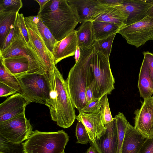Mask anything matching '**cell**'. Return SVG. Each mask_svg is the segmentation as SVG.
<instances>
[{
  "instance_id": "30bf717a",
  "label": "cell",
  "mask_w": 153,
  "mask_h": 153,
  "mask_svg": "<svg viewBox=\"0 0 153 153\" xmlns=\"http://www.w3.org/2000/svg\"><path fill=\"white\" fill-rule=\"evenodd\" d=\"M120 34L130 45L138 48L147 41L153 40V16H147L133 24L120 29Z\"/></svg>"
},
{
  "instance_id": "ee69618b",
  "label": "cell",
  "mask_w": 153,
  "mask_h": 153,
  "mask_svg": "<svg viewBox=\"0 0 153 153\" xmlns=\"http://www.w3.org/2000/svg\"><path fill=\"white\" fill-rule=\"evenodd\" d=\"M148 16H153V4L150 7L148 11Z\"/></svg>"
},
{
  "instance_id": "5b68a950",
  "label": "cell",
  "mask_w": 153,
  "mask_h": 153,
  "mask_svg": "<svg viewBox=\"0 0 153 153\" xmlns=\"http://www.w3.org/2000/svg\"><path fill=\"white\" fill-rule=\"evenodd\" d=\"M23 95L31 102L44 104L49 108L52 104V87L47 73L25 74L18 78Z\"/></svg>"
},
{
  "instance_id": "e575fe53",
  "label": "cell",
  "mask_w": 153,
  "mask_h": 153,
  "mask_svg": "<svg viewBox=\"0 0 153 153\" xmlns=\"http://www.w3.org/2000/svg\"><path fill=\"white\" fill-rule=\"evenodd\" d=\"M139 153H153V137L146 139Z\"/></svg>"
},
{
  "instance_id": "4fadbf2b",
  "label": "cell",
  "mask_w": 153,
  "mask_h": 153,
  "mask_svg": "<svg viewBox=\"0 0 153 153\" xmlns=\"http://www.w3.org/2000/svg\"><path fill=\"white\" fill-rule=\"evenodd\" d=\"M153 4V0H123L116 7L128 16L126 23L128 25L147 16L148 10Z\"/></svg>"
},
{
  "instance_id": "bcb514c9",
  "label": "cell",
  "mask_w": 153,
  "mask_h": 153,
  "mask_svg": "<svg viewBox=\"0 0 153 153\" xmlns=\"http://www.w3.org/2000/svg\"></svg>"
},
{
  "instance_id": "f1b7e54d",
  "label": "cell",
  "mask_w": 153,
  "mask_h": 153,
  "mask_svg": "<svg viewBox=\"0 0 153 153\" xmlns=\"http://www.w3.org/2000/svg\"><path fill=\"white\" fill-rule=\"evenodd\" d=\"M0 152L25 153L22 143H15L10 142L0 135Z\"/></svg>"
},
{
  "instance_id": "60d3db41",
  "label": "cell",
  "mask_w": 153,
  "mask_h": 153,
  "mask_svg": "<svg viewBox=\"0 0 153 153\" xmlns=\"http://www.w3.org/2000/svg\"><path fill=\"white\" fill-rule=\"evenodd\" d=\"M81 55V50L80 48L77 45L74 54L75 63L77 62L79 60Z\"/></svg>"
},
{
  "instance_id": "ac0fdd59",
  "label": "cell",
  "mask_w": 153,
  "mask_h": 153,
  "mask_svg": "<svg viewBox=\"0 0 153 153\" xmlns=\"http://www.w3.org/2000/svg\"><path fill=\"white\" fill-rule=\"evenodd\" d=\"M146 139L129 123L126 132L121 153H139Z\"/></svg>"
},
{
  "instance_id": "f6af8a7d",
  "label": "cell",
  "mask_w": 153,
  "mask_h": 153,
  "mask_svg": "<svg viewBox=\"0 0 153 153\" xmlns=\"http://www.w3.org/2000/svg\"><path fill=\"white\" fill-rule=\"evenodd\" d=\"M0 153H1V152H0Z\"/></svg>"
},
{
  "instance_id": "277c9868",
  "label": "cell",
  "mask_w": 153,
  "mask_h": 153,
  "mask_svg": "<svg viewBox=\"0 0 153 153\" xmlns=\"http://www.w3.org/2000/svg\"><path fill=\"white\" fill-rule=\"evenodd\" d=\"M69 137L63 130L53 132L36 130L22 143L24 151L25 153H65Z\"/></svg>"
},
{
  "instance_id": "44dd1931",
  "label": "cell",
  "mask_w": 153,
  "mask_h": 153,
  "mask_svg": "<svg viewBox=\"0 0 153 153\" xmlns=\"http://www.w3.org/2000/svg\"><path fill=\"white\" fill-rule=\"evenodd\" d=\"M77 45L80 49L89 48L96 40L92 22L86 21L82 23L76 31Z\"/></svg>"
},
{
  "instance_id": "8992f818",
  "label": "cell",
  "mask_w": 153,
  "mask_h": 153,
  "mask_svg": "<svg viewBox=\"0 0 153 153\" xmlns=\"http://www.w3.org/2000/svg\"><path fill=\"white\" fill-rule=\"evenodd\" d=\"M109 59L95 50L92 46L90 61L94 78V97L100 98L105 94H110L114 89L115 79Z\"/></svg>"
},
{
  "instance_id": "2e32d148",
  "label": "cell",
  "mask_w": 153,
  "mask_h": 153,
  "mask_svg": "<svg viewBox=\"0 0 153 153\" xmlns=\"http://www.w3.org/2000/svg\"><path fill=\"white\" fill-rule=\"evenodd\" d=\"M111 122L105 124V134L94 143L91 144L98 153H116L117 147V135L116 122L113 118Z\"/></svg>"
},
{
  "instance_id": "f35d334b",
  "label": "cell",
  "mask_w": 153,
  "mask_h": 153,
  "mask_svg": "<svg viewBox=\"0 0 153 153\" xmlns=\"http://www.w3.org/2000/svg\"><path fill=\"white\" fill-rule=\"evenodd\" d=\"M94 85V80L86 88L85 96L86 104L90 101L94 97L93 93Z\"/></svg>"
},
{
  "instance_id": "52a82bcc",
  "label": "cell",
  "mask_w": 153,
  "mask_h": 153,
  "mask_svg": "<svg viewBox=\"0 0 153 153\" xmlns=\"http://www.w3.org/2000/svg\"><path fill=\"white\" fill-rule=\"evenodd\" d=\"M18 55L23 56L28 59L30 66L27 74H43L48 73L42 66L30 43L29 42L28 44L25 43L18 29L15 26L14 34L12 42L5 50L0 52V58L3 59Z\"/></svg>"
},
{
  "instance_id": "ab89813d",
  "label": "cell",
  "mask_w": 153,
  "mask_h": 153,
  "mask_svg": "<svg viewBox=\"0 0 153 153\" xmlns=\"http://www.w3.org/2000/svg\"><path fill=\"white\" fill-rule=\"evenodd\" d=\"M102 4L110 7H115L120 5L123 0H99Z\"/></svg>"
},
{
  "instance_id": "e0dca14e",
  "label": "cell",
  "mask_w": 153,
  "mask_h": 153,
  "mask_svg": "<svg viewBox=\"0 0 153 153\" xmlns=\"http://www.w3.org/2000/svg\"><path fill=\"white\" fill-rule=\"evenodd\" d=\"M76 30L55 44L52 54L55 65L62 59L74 55L77 46Z\"/></svg>"
},
{
  "instance_id": "7402d4cb",
  "label": "cell",
  "mask_w": 153,
  "mask_h": 153,
  "mask_svg": "<svg viewBox=\"0 0 153 153\" xmlns=\"http://www.w3.org/2000/svg\"><path fill=\"white\" fill-rule=\"evenodd\" d=\"M128 16L117 7H110L94 20L114 24L120 29L126 26Z\"/></svg>"
},
{
  "instance_id": "7bdbcfd3",
  "label": "cell",
  "mask_w": 153,
  "mask_h": 153,
  "mask_svg": "<svg viewBox=\"0 0 153 153\" xmlns=\"http://www.w3.org/2000/svg\"><path fill=\"white\" fill-rule=\"evenodd\" d=\"M86 153H98V152L91 145L87 149Z\"/></svg>"
},
{
  "instance_id": "d6986e66",
  "label": "cell",
  "mask_w": 153,
  "mask_h": 153,
  "mask_svg": "<svg viewBox=\"0 0 153 153\" xmlns=\"http://www.w3.org/2000/svg\"><path fill=\"white\" fill-rule=\"evenodd\" d=\"M6 68L13 75L18 78L28 71L30 63L28 59L21 55L0 58Z\"/></svg>"
},
{
  "instance_id": "484cf974",
  "label": "cell",
  "mask_w": 153,
  "mask_h": 153,
  "mask_svg": "<svg viewBox=\"0 0 153 153\" xmlns=\"http://www.w3.org/2000/svg\"><path fill=\"white\" fill-rule=\"evenodd\" d=\"M114 119L116 122L117 147L116 153H121L122 145L128 122L123 114L119 112Z\"/></svg>"
},
{
  "instance_id": "9a60e30c",
  "label": "cell",
  "mask_w": 153,
  "mask_h": 153,
  "mask_svg": "<svg viewBox=\"0 0 153 153\" xmlns=\"http://www.w3.org/2000/svg\"><path fill=\"white\" fill-rule=\"evenodd\" d=\"M76 115V119L85 126L89 135L91 144L95 143L105 133L106 128L100 112L97 114H86L81 111Z\"/></svg>"
},
{
  "instance_id": "7c38bea8",
  "label": "cell",
  "mask_w": 153,
  "mask_h": 153,
  "mask_svg": "<svg viewBox=\"0 0 153 153\" xmlns=\"http://www.w3.org/2000/svg\"><path fill=\"white\" fill-rule=\"evenodd\" d=\"M73 6L79 22H92L104 13L110 7L99 0H67Z\"/></svg>"
},
{
  "instance_id": "5bb4252c",
  "label": "cell",
  "mask_w": 153,
  "mask_h": 153,
  "mask_svg": "<svg viewBox=\"0 0 153 153\" xmlns=\"http://www.w3.org/2000/svg\"><path fill=\"white\" fill-rule=\"evenodd\" d=\"M31 101L24 95L17 93L0 104V122L9 120L25 112Z\"/></svg>"
},
{
  "instance_id": "8d00e7d4",
  "label": "cell",
  "mask_w": 153,
  "mask_h": 153,
  "mask_svg": "<svg viewBox=\"0 0 153 153\" xmlns=\"http://www.w3.org/2000/svg\"><path fill=\"white\" fill-rule=\"evenodd\" d=\"M17 91L8 85L0 82V97H6L7 96L14 94Z\"/></svg>"
},
{
  "instance_id": "9c48e42d",
  "label": "cell",
  "mask_w": 153,
  "mask_h": 153,
  "mask_svg": "<svg viewBox=\"0 0 153 153\" xmlns=\"http://www.w3.org/2000/svg\"><path fill=\"white\" fill-rule=\"evenodd\" d=\"M32 127L26 117L25 112L9 120L0 122V135L8 141L21 143L32 132Z\"/></svg>"
},
{
  "instance_id": "83f0119b",
  "label": "cell",
  "mask_w": 153,
  "mask_h": 153,
  "mask_svg": "<svg viewBox=\"0 0 153 153\" xmlns=\"http://www.w3.org/2000/svg\"><path fill=\"white\" fill-rule=\"evenodd\" d=\"M116 34H113L106 39L96 40L93 46L95 50L109 59L113 42Z\"/></svg>"
},
{
  "instance_id": "1f68e13d",
  "label": "cell",
  "mask_w": 153,
  "mask_h": 153,
  "mask_svg": "<svg viewBox=\"0 0 153 153\" xmlns=\"http://www.w3.org/2000/svg\"><path fill=\"white\" fill-rule=\"evenodd\" d=\"M76 136L77 139L76 143L87 144L90 141L86 129L81 122L78 121L76 129Z\"/></svg>"
},
{
  "instance_id": "d590c367",
  "label": "cell",
  "mask_w": 153,
  "mask_h": 153,
  "mask_svg": "<svg viewBox=\"0 0 153 153\" xmlns=\"http://www.w3.org/2000/svg\"><path fill=\"white\" fill-rule=\"evenodd\" d=\"M15 25H13L8 35L5 38L2 45L0 46V52L5 50L10 44L14 34Z\"/></svg>"
},
{
  "instance_id": "6da1fadb",
  "label": "cell",
  "mask_w": 153,
  "mask_h": 153,
  "mask_svg": "<svg viewBox=\"0 0 153 153\" xmlns=\"http://www.w3.org/2000/svg\"><path fill=\"white\" fill-rule=\"evenodd\" d=\"M37 15L58 41L74 30L79 22L74 9L67 0H49Z\"/></svg>"
},
{
  "instance_id": "4316f807",
  "label": "cell",
  "mask_w": 153,
  "mask_h": 153,
  "mask_svg": "<svg viewBox=\"0 0 153 153\" xmlns=\"http://www.w3.org/2000/svg\"><path fill=\"white\" fill-rule=\"evenodd\" d=\"M38 29L48 49L52 53L54 45L57 41L49 28L43 23L40 18L36 16Z\"/></svg>"
},
{
  "instance_id": "ffe728a7",
  "label": "cell",
  "mask_w": 153,
  "mask_h": 153,
  "mask_svg": "<svg viewBox=\"0 0 153 153\" xmlns=\"http://www.w3.org/2000/svg\"><path fill=\"white\" fill-rule=\"evenodd\" d=\"M138 88L140 96L143 99L151 97L153 94V83L150 77L147 62L144 58L140 68Z\"/></svg>"
},
{
  "instance_id": "7a4b0ae2",
  "label": "cell",
  "mask_w": 153,
  "mask_h": 153,
  "mask_svg": "<svg viewBox=\"0 0 153 153\" xmlns=\"http://www.w3.org/2000/svg\"><path fill=\"white\" fill-rule=\"evenodd\" d=\"M49 74L52 89V104L49 108L51 119L60 127L68 128L74 123L76 115L66 80L56 66L53 72Z\"/></svg>"
},
{
  "instance_id": "d4e9b609",
  "label": "cell",
  "mask_w": 153,
  "mask_h": 153,
  "mask_svg": "<svg viewBox=\"0 0 153 153\" xmlns=\"http://www.w3.org/2000/svg\"><path fill=\"white\" fill-rule=\"evenodd\" d=\"M0 82L3 83L23 95L22 89L17 78L5 67L0 60Z\"/></svg>"
},
{
  "instance_id": "ba28073f",
  "label": "cell",
  "mask_w": 153,
  "mask_h": 153,
  "mask_svg": "<svg viewBox=\"0 0 153 153\" xmlns=\"http://www.w3.org/2000/svg\"><path fill=\"white\" fill-rule=\"evenodd\" d=\"M29 42L33 48L39 61L45 70L52 73L56 66L52 53L47 48L38 29L36 16L25 17Z\"/></svg>"
},
{
  "instance_id": "b9f144b4",
  "label": "cell",
  "mask_w": 153,
  "mask_h": 153,
  "mask_svg": "<svg viewBox=\"0 0 153 153\" xmlns=\"http://www.w3.org/2000/svg\"><path fill=\"white\" fill-rule=\"evenodd\" d=\"M49 0H34L37 2L39 4L40 7L39 11L41 10L45 4L49 1Z\"/></svg>"
},
{
  "instance_id": "74e56055",
  "label": "cell",
  "mask_w": 153,
  "mask_h": 153,
  "mask_svg": "<svg viewBox=\"0 0 153 153\" xmlns=\"http://www.w3.org/2000/svg\"><path fill=\"white\" fill-rule=\"evenodd\" d=\"M144 58L146 60L149 70L151 79L153 83V53L149 51L143 52Z\"/></svg>"
},
{
  "instance_id": "cb8c5ba5",
  "label": "cell",
  "mask_w": 153,
  "mask_h": 153,
  "mask_svg": "<svg viewBox=\"0 0 153 153\" xmlns=\"http://www.w3.org/2000/svg\"><path fill=\"white\" fill-rule=\"evenodd\" d=\"M18 13L0 12V46L9 33L12 25H15Z\"/></svg>"
},
{
  "instance_id": "f546056e",
  "label": "cell",
  "mask_w": 153,
  "mask_h": 153,
  "mask_svg": "<svg viewBox=\"0 0 153 153\" xmlns=\"http://www.w3.org/2000/svg\"><path fill=\"white\" fill-rule=\"evenodd\" d=\"M22 6L21 0H0V12L19 13Z\"/></svg>"
},
{
  "instance_id": "836d02e7",
  "label": "cell",
  "mask_w": 153,
  "mask_h": 153,
  "mask_svg": "<svg viewBox=\"0 0 153 153\" xmlns=\"http://www.w3.org/2000/svg\"><path fill=\"white\" fill-rule=\"evenodd\" d=\"M102 97H94L90 101L86 104L80 111L86 114H97L99 113L100 111V100Z\"/></svg>"
},
{
  "instance_id": "8fae6325",
  "label": "cell",
  "mask_w": 153,
  "mask_h": 153,
  "mask_svg": "<svg viewBox=\"0 0 153 153\" xmlns=\"http://www.w3.org/2000/svg\"><path fill=\"white\" fill-rule=\"evenodd\" d=\"M135 111V128L145 139L153 137V96L144 99Z\"/></svg>"
},
{
  "instance_id": "4dcf8cb0",
  "label": "cell",
  "mask_w": 153,
  "mask_h": 153,
  "mask_svg": "<svg viewBox=\"0 0 153 153\" xmlns=\"http://www.w3.org/2000/svg\"><path fill=\"white\" fill-rule=\"evenodd\" d=\"M100 104V113L104 124L112 121L114 118L111 112L107 94H105L102 97Z\"/></svg>"
},
{
  "instance_id": "3957f363",
  "label": "cell",
  "mask_w": 153,
  "mask_h": 153,
  "mask_svg": "<svg viewBox=\"0 0 153 153\" xmlns=\"http://www.w3.org/2000/svg\"><path fill=\"white\" fill-rule=\"evenodd\" d=\"M80 50V58L71 68L66 80L72 101L79 111L86 104L85 89L94 79L90 61L92 47Z\"/></svg>"
},
{
  "instance_id": "d6a6232c",
  "label": "cell",
  "mask_w": 153,
  "mask_h": 153,
  "mask_svg": "<svg viewBox=\"0 0 153 153\" xmlns=\"http://www.w3.org/2000/svg\"><path fill=\"white\" fill-rule=\"evenodd\" d=\"M24 18L22 13H18L15 21V26L19 30L20 34L25 43L28 44L29 38Z\"/></svg>"
},
{
  "instance_id": "603a6c76",
  "label": "cell",
  "mask_w": 153,
  "mask_h": 153,
  "mask_svg": "<svg viewBox=\"0 0 153 153\" xmlns=\"http://www.w3.org/2000/svg\"><path fill=\"white\" fill-rule=\"evenodd\" d=\"M92 23L96 40L106 39L117 34L120 29L117 25L108 22L94 21Z\"/></svg>"
}]
</instances>
